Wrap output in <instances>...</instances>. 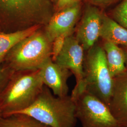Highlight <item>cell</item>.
<instances>
[{"mask_svg": "<svg viewBox=\"0 0 127 127\" xmlns=\"http://www.w3.org/2000/svg\"><path fill=\"white\" fill-rule=\"evenodd\" d=\"M55 12L50 0H0V32L45 27Z\"/></svg>", "mask_w": 127, "mask_h": 127, "instance_id": "1", "label": "cell"}, {"mask_svg": "<svg viewBox=\"0 0 127 127\" xmlns=\"http://www.w3.org/2000/svg\"><path fill=\"white\" fill-rule=\"evenodd\" d=\"M44 85L39 69L14 72L0 93L1 116L27 109L36 99Z\"/></svg>", "mask_w": 127, "mask_h": 127, "instance_id": "2", "label": "cell"}, {"mask_svg": "<svg viewBox=\"0 0 127 127\" xmlns=\"http://www.w3.org/2000/svg\"><path fill=\"white\" fill-rule=\"evenodd\" d=\"M16 113L28 114L50 127H75L78 121L71 96H56L45 85L30 106Z\"/></svg>", "mask_w": 127, "mask_h": 127, "instance_id": "3", "label": "cell"}, {"mask_svg": "<svg viewBox=\"0 0 127 127\" xmlns=\"http://www.w3.org/2000/svg\"><path fill=\"white\" fill-rule=\"evenodd\" d=\"M52 43L41 27L14 46L2 64L14 72L39 70L51 57Z\"/></svg>", "mask_w": 127, "mask_h": 127, "instance_id": "4", "label": "cell"}, {"mask_svg": "<svg viewBox=\"0 0 127 127\" xmlns=\"http://www.w3.org/2000/svg\"><path fill=\"white\" fill-rule=\"evenodd\" d=\"M114 84V78L109 72L103 48L94 46L88 50L84 59V91L95 95L108 106Z\"/></svg>", "mask_w": 127, "mask_h": 127, "instance_id": "5", "label": "cell"}, {"mask_svg": "<svg viewBox=\"0 0 127 127\" xmlns=\"http://www.w3.org/2000/svg\"><path fill=\"white\" fill-rule=\"evenodd\" d=\"M74 101L76 116L82 127H124L109 106L91 93L85 91Z\"/></svg>", "mask_w": 127, "mask_h": 127, "instance_id": "6", "label": "cell"}, {"mask_svg": "<svg viewBox=\"0 0 127 127\" xmlns=\"http://www.w3.org/2000/svg\"><path fill=\"white\" fill-rule=\"evenodd\" d=\"M84 49L76 37H67L63 48L55 62L70 70L76 79V85L71 97L74 100L84 91Z\"/></svg>", "mask_w": 127, "mask_h": 127, "instance_id": "7", "label": "cell"}, {"mask_svg": "<svg viewBox=\"0 0 127 127\" xmlns=\"http://www.w3.org/2000/svg\"><path fill=\"white\" fill-rule=\"evenodd\" d=\"M81 12L79 2L59 11H55L48 24L44 27V32L50 41L64 33H73Z\"/></svg>", "mask_w": 127, "mask_h": 127, "instance_id": "8", "label": "cell"}, {"mask_svg": "<svg viewBox=\"0 0 127 127\" xmlns=\"http://www.w3.org/2000/svg\"><path fill=\"white\" fill-rule=\"evenodd\" d=\"M102 14L96 7H87L78 27L76 38L84 50L95 45L100 37Z\"/></svg>", "mask_w": 127, "mask_h": 127, "instance_id": "9", "label": "cell"}, {"mask_svg": "<svg viewBox=\"0 0 127 127\" xmlns=\"http://www.w3.org/2000/svg\"><path fill=\"white\" fill-rule=\"evenodd\" d=\"M39 70L44 85L51 90L55 95H68L67 81L73 74L70 70L55 62L51 58L46 61Z\"/></svg>", "mask_w": 127, "mask_h": 127, "instance_id": "10", "label": "cell"}, {"mask_svg": "<svg viewBox=\"0 0 127 127\" xmlns=\"http://www.w3.org/2000/svg\"><path fill=\"white\" fill-rule=\"evenodd\" d=\"M108 106L118 122L127 127V72L114 78L113 91Z\"/></svg>", "mask_w": 127, "mask_h": 127, "instance_id": "11", "label": "cell"}, {"mask_svg": "<svg viewBox=\"0 0 127 127\" xmlns=\"http://www.w3.org/2000/svg\"><path fill=\"white\" fill-rule=\"evenodd\" d=\"M103 49L111 76L115 78L127 72L126 56L123 48L104 41Z\"/></svg>", "mask_w": 127, "mask_h": 127, "instance_id": "12", "label": "cell"}, {"mask_svg": "<svg viewBox=\"0 0 127 127\" xmlns=\"http://www.w3.org/2000/svg\"><path fill=\"white\" fill-rule=\"evenodd\" d=\"M100 37L118 46L127 48V29L111 17L103 14Z\"/></svg>", "mask_w": 127, "mask_h": 127, "instance_id": "13", "label": "cell"}, {"mask_svg": "<svg viewBox=\"0 0 127 127\" xmlns=\"http://www.w3.org/2000/svg\"><path fill=\"white\" fill-rule=\"evenodd\" d=\"M41 27H42L36 26L13 32H0V66L6 56L14 46Z\"/></svg>", "mask_w": 127, "mask_h": 127, "instance_id": "14", "label": "cell"}, {"mask_svg": "<svg viewBox=\"0 0 127 127\" xmlns=\"http://www.w3.org/2000/svg\"><path fill=\"white\" fill-rule=\"evenodd\" d=\"M0 127H50L32 116L15 113L0 117Z\"/></svg>", "mask_w": 127, "mask_h": 127, "instance_id": "15", "label": "cell"}, {"mask_svg": "<svg viewBox=\"0 0 127 127\" xmlns=\"http://www.w3.org/2000/svg\"><path fill=\"white\" fill-rule=\"evenodd\" d=\"M112 18L127 29V0L123 1L113 9Z\"/></svg>", "mask_w": 127, "mask_h": 127, "instance_id": "16", "label": "cell"}, {"mask_svg": "<svg viewBox=\"0 0 127 127\" xmlns=\"http://www.w3.org/2000/svg\"><path fill=\"white\" fill-rule=\"evenodd\" d=\"M72 33H64L56 37L52 43L51 59L55 61L63 48L65 41L67 37Z\"/></svg>", "mask_w": 127, "mask_h": 127, "instance_id": "17", "label": "cell"}, {"mask_svg": "<svg viewBox=\"0 0 127 127\" xmlns=\"http://www.w3.org/2000/svg\"><path fill=\"white\" fill-rule=\"evenodd\" d=\"M14 71L1 64L0 66V93L9 82Z\"/></svg>", "mask_w": 127, "mask_h": 127, "instance_id": "18", "label": "cell"}, {"mask_svg": "<svg viewBox=\"0 0 127 127\" xmlns=\"http://www.w3.org/2000/svg\"><path fill=\"white\" fill-rule=\"evenodd\" d=\"M79 1L80 0H58L55 9L56 11L63 9L66 7Z\"/></svg>", "mask_w": 127, "mask_h": 127, "instance_id": "19", "label": "cell"}, {"mask_svg": "<svg viewBox=\"0 0 127 127\" xmlns=\"http://www.w3.org/2000/svg\"><path fill=\"white\" fill-rule=\"evenodd\" d=\"M93 4L100 6H106L113 3L116 0H90Z\"/></svg>", "mask_w": 127, "mask_h": 127, "instance_id": "20", "label": "cell"}, {"mask_svg": "<svg viewBox=\"0 0 127 127\" xmlns=\"http://www.w3.org/2000/svg\"><path fill=\"white\" fill-rule=\"evenodd\" d=\"M124 51H125V56H126V68L127 69V48H123Z\"/></svg>", "mask_w": 127, "mask_h": 127, "instance_id": "21", "label": "cell"}, {"mask_svg": "<svg viewBox=\"0 0 127 127\" xmlns=\"http://www.w3.org/2000/svg\"><path fill=\"white\" fill-rule=\"evenodd\" d=\"M51 1H56V0H57H57H50Z\"/></svg>", "mask_w": 127, "mask_h": 127, "instance_id": "22", "label": "cell"}, {"mask_svg": "<svg viewBox=\"0 0 127 127\" xmlns=\"http://www.w3.org/2000/svg\"><path fill=\"white\" fill-rule=\"evenodd\" d=\"M2 116V114H1L0 113V116Z\"/></svg>", "mask_w": 127, "mask_h": 127, "instance_id": "23", "label": "cell"}]
</instances>
